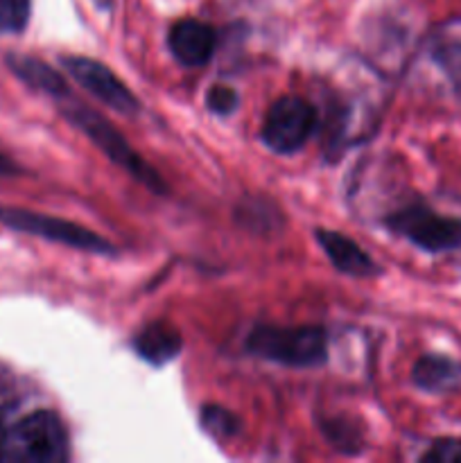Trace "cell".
I'll return each instance as SVG.
<instances>
[{"label":"cell","mask_w":461,"mask_h":463,"mask_svg":"<svg viewBox=\"0 0 461 463\" xmlns=\"http://www.w3.org/2000/svg\"><path fill=\"white\" fill-rule=\"evenodd\" d=\"M247 348L276 364L312 369L328 357V335L319 326H256L249 333Z\"/></svg>","instance_id":"6da1fadb"},{"label":"cell","mask_w":461,"mask_h":463,"mask_svg":"<svg viewBox=\"0 0 461 463\" xmlns=\"http://www.w3.org/2000/svg\"><path fill=\"white\" fill-rule=\"evenodd\" d=\"M68 459V434L54 411L41 410L7 425L3 461L59 463Z\"/></svg>","instance_id":"7a4b0ae2"},{"label":"cell","mask_w":461,"mask_h":463,"mask_svg":"<svg viewBox=\"0 0 461 463\" xmlns=\"http://www.w3.org/2000/svg\"><path fill=\"white\" fill-rule=\"evenodd\" d=\"M63 116L81 131V134L89 136L118 167H122L125 172H129L136 181H140L143 185H147L152 193L163 194L165 193V185H163L161 176L154 167H149L147 163L140 158V154H136L131 149V145L127 143L125 136L111 125V122L104 120L98 111L84 107V104H68V109H63Z\"/></svg>","instance_id":"3957f363"},{"label":"cell","mask_w":461,"mask_h":463,"mask_svg":"<svg viewBox=\"0 0 461 463\" xmlns=\"http://www.w3.org/2000/svg\"><path fill=\"white\" fill-rule=\"evenodd\" d=\"M0 222L5 226L21 233L36 235V238L50 240V242L66 244L71 249H80L86 253H98V256H116V247L102 235L84 229L80 224L61 220V217L41 215V213L23 211V208H0Z\"/></svg>","instance_id":"277c9868"},{"label":"cell","mask_w":461,"mask_h":463,"mask_svg":"<svg viewBox=\"0 0 461 463\" xmlns=\"http://www.w3.org/2000/svg\"><path fill=\"white\" fill-rule=\"evenodd\" d=\"M316 127V111L307 99L285 95L276 99L262 122V140L276 154H294L307 143Z\"/></svg>","instance_id":"5b68a950"},{"label":"cell","mask_w":461,"mask_h":463,"mask_svg":"<svg viewBox=\"0 0 461 463\" xmlns=\"http://www.w3.org/2000/svg\"><path fill=\"white\" fill-rule=\"evenodd\" d=\"M391 231L425 251H447L461 244V220L434 213L432 208L409 206L387 220Z\"/></svg>","instance_id":"8992f818"},{"label":"cell","mask_w":461,"mask_h":463,"mask_svg":"<svg viewBox=\"0 0 461 463\" xmlns=\"http://www.w3.org/2000/svg\"><path fill=\"white\" fill-rule=\"evenodd\" d=\"M61 63L93 98L107 104L108 109L122 116H136L140 111L136 95L104 63L89 57H61Z\"/></svg>","instance_id":"52a82bcc"},{"label":"cell","mask_w":461,"mask_h":463,"mask_svg":"<svg viewBox=\"0 0 461 463\" xmlns=\"http://www.w3.org/2000/svg\"><path fill=\"white\" fill-rule=\"evenodd\" d=\"M167 43L176 61L188 68H202L215 52V32L197 18H183L172 25Z\"/></svg>","instance_id":"ba28073f"},{"label":"cell","mask_w":461,"mask_h":463,"mask_svg":"<svg viewBox=\"0 0 461 463\" xmlns=\"http://www.w3.org/2000/svg\"><path fill=\"white\" fill-rule=\"evenodd\" d=\"M316 242L321 244V249L325 251V256L333 260V265L337 267L342 274L348 276H373L378 274V265L371 260L369 253L360 247V244L353 242L346 235L337 233V231L328 229H316Z\"/></svg>","instance_id":"9c48e42d"},{"label":"cell","mask_w":461,"mask_h":463,"mask_svg":"<svg viewBox=\"0 0 461 463\" xmlns=\"http://www.w3.org/2000/svg\"><path fill=\"white\" fill-rule=\"evenodd\" d=\"M134 348L145 362L154 366H163L181 353V335L179 330L172 328L165 321H156V324L145 326L136 335Z\"/></svg>","instance_id":"30bf717a"},{"label":"cell","mask_w":461,"mask_h":463,"mask_svg":"<svg viewBox=\"0 0 461 463\" xmlns=\"http://www.w3.org/2000/svg\"><path fill=\"white\" fill-rule=\"evenodd\" d=\"M416 387L432 393H447L461 387V364L443 355L420 357L411 371Z\"/></svg>","instance_id":"8fae6325"},{"label":"cell","mask_w":461,"mask_h":463,"mask_svg":"<svg viewBox=\"0 0 461 463\" xmlns=\"http://www.w3.org/2000/svg\"><path fill=\"white\" fill-rule=\"evenodd\" d=\"M7 63L14 75L25 81L27 86H32V89L52 95V98H66L68 95V86L63 77L41 59L30 57V54H9Z\"/></svg>","instance_id":"7c38bea8"},{"label":"cell","mask_w":461,"mask_h":463,"mask_svg":"<svg viewBox=\"0 0 461 463\" xmlns=\"http://www.w3.org/2000/svg\"><path fill=\"white\" fill-rule=\"evenodd\" d=\"M32 0H0V34H18L30 21Z\"/></svg>","instance_id":"4fadbf2b"},{"label":"cell","mask_w":461,"mask_h":463,"mask_svg":"<svg viewBox=\"0 0 461 463\" xmlns=\"http://www.w3.org/2000/svg\"><path fill=\"white\" fill-rule=\"evenodd\" d=\"M202 423L215 437H233L240 428L238 419L224 407H203Z\"/></svg>","instance_id":"5bb4252c"},{"label":"cell","mask_w":461,"mask_h":463,"mask_svg":"<svg viewBox=\"0 0 461 463\" xmlns=\"http://www.w3.org/2000/svg\"><path fill=\"white\" fill-rule=\"evenodd\" d=\"M208 109L211 111H215L217 116H229V113H233L235 109H238V93H235L230 86H212L211 90H208Z\"/></svg>","instance_id":"9a60e30c"},{"label":"cell","mask_w":461,"mask_h":463,"mask_svg":"<svg viewBox=\"0 0 461 463\" xmlns=\"http://www.w3.org/2000/svg\"><path fill=\"white\" fill-rule=\"evenodd\" d=\"M423 461L461 463V439H441L425 452Z\"/></svg>","instance_id":"2e32d148"},{"label":"cell","mask_w":461,"mask_h":463,"mask_svg":"<svg viewBox=\"0 0 461 463\" xmlns=\"http://www.w3.org/2000/svg\"><path fill=\"white\" fill-rule=\"evenodd\" d=\"M14 172H18V167L14 165L7 156H3V154H0V175H14Z\"/></svg>","instance_id":"e0dca14e"},{"label":"cell","mask_w":461,"mask_h":463,"mask_svg":"<svg viewBox=\"0 0 461 463\" xmlns=\"http://www.w3.org/2000/svg\"><path fill=\"white\" fill-rule=\"evenodd\" d=\"M5 434H7V423H5L3 414H0V461H3V446H5Z\"/></svg>","instance_id":"ac0fdd59"}]
</instances>
